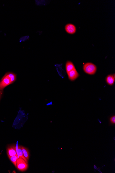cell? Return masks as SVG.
<instances>
[{"instance_id": "1", "label": "cell", "mask_w": 115, "mask_h": 173, "mask_svg": "<svg viewBox=\"0 0 115 173\" xmlns=\"http://www.w3.org/2000/svg\"><path fill=\"white\" fill-rule=\"evenodd\" d=\"M83 70L86 74L94 75L96 72L97 67L95 65L92 63H87L84 65Z\"/></svg>"}, {"instance_id": "2", "label": "cell", "mask_w": 115, "mask_h": 173, "mask_svg": "<svg viewBox=\"0 0 115 173\" xmlns=\"http://www.w3.org/2000/svg\"><path fill=\"white\" fill-rule=\"evenodd\" d=\"M16 168L19 171L25 172L29 168L28 163L23 159L19 158L17 160Z\"/></svg>"}, {"instance_id": "3", "label": "cell", "mask_w": 115, "mask_h": 173, "mask_svg": "<svg viewBox=\"0 0 115 173\" xmlns=\"http://www.w3.org/2000/svg\"><path fill=\"white\" fill-rule=\"evenodd\" d=\"M12 84V82L6 73L0 81V90L3 91L6 86Z\"/></svg>"}, {"instance_id": "4", "label": "cell", "mask_w": 115, "mask_h": 173, "mask_svg": "<svg viewBox=\"0 0 115 173\" xmlns=\"http://www.w3.org/2000/svg\"><path fill=\"white\" fill-rule=\"evenodd\" d=\"M65 31L69 34H73L76 32L77 29L75 26L72 24H68L65 27Z\"/></svg>"}, {"instance_id": "5", "label": "cell", "mask_w": 115, "mask_h": 173, "mask_svg": "<svg viewBox=\"0 0 115 173\" xmlns=\"http://www.w3.org/2000/svg\"><path fill=\"white\" fill-rule=\"evenodd\" d=\"M7 153L8 157L17 155L16 146L15 145L9 146L7 149Z\"/></svg>"}, {"instance_id": "6", "label": "cell", "mask_w": 115, "mask_h": 173, "mask_svg": "<svg viewBox=\"0 0 115 173\" xmlns=\"http://www.w3.org/2000/svg\"><path fill=\"white\" fill-rule=\"evenodd\" d=\"M69 79L71 81H73L79 77V73L77 72L75 68L73 69L68 73Z\"/></svg>"}, {"instance_id": "7", "label": "cell", "mask_w": 115, "mask_h": 173, "mask_svg": "<svg viewBox=\"0 0 115 173\" xmlns=\"http://www.w3.org/2000/svg\"><path fill=\"white\" fill-rule=\"evenodd\" d=\"M115 74L108 75L106 78V81L108 85H113L115 82Z\"/></svg>"}, {"instance_id": "8", "label": "cell", "mask_w": 115, "mask_h": 173, "mask_svg": "<svg viewBox=\"0 0 115 173\" xmlns=\"http://www.w3.org/2000/svg\"><path fill=\"white\" fill-rule=\"evenodd\" d=\"M16 151L17 155L18 157L21 158L25 160L28 163V160L24 156L22 150L21 149V146H16Z\"/></svg>"}, {"instance_id": "9", "label": "cell", "mask_w": 115, "mask_h": 173, "mask_svg": "<svg viewBox=\"0 0 115 173\" xmlns=\"http://www.w3.org/2000/svg\"><path fill=\"white\" fill-rule=\"evenodd\" d=\"M66 68L67 73H68L71 70H73V69L75 68L73 62L70 61H68L66 63Z\"/></svg>"}, {"instance_id": "10", "label": "cell", "mask_w": 115, "mask_h": 173, "mask_svg": "<svg viewBox=\"0 0 115 173\" xmlns=\"http://www.w3.org/2000/svg\"><path fill=\"white\" fill-rule=\"evenodd\" d=\"M21 149L24 156L29 160L30 157V153L29 149L23 146H21Z\"/></svg>"}, {"instance_id": "11", "label": "cell", "mask_w": 115, "mask_h": 173, "mask_svg": "<svg viewBox=\"0 0 115 173\" xmlns=\"http://www.w3.org/2000/svg\"><path fill=\"white\" fill-rule=\"evenodd\" d=\"M7 74L12 82V84L14 83L16 80V75L12 72H8Z\"/></svg>"}, {"instance_id": "12", "label": "cell", "mask_w": 115, "mask_h": 173, "mask_svg": "<svg viewBox=\"0 0 115 173\" xmlns=\"http://www.w3.org/2000/svg\"><path fill=\"white\" fill-rule=\"evenodd\" d=\"M8 158L12 163L14 164L15 167H16L17 160L19 158L18 155L17 154L14 155V156L8 157Z\"/></svg>"}, {"instance_id": "13", "label": "cell", "mask_w": 115, "mask_h": 173, "mask_svg": "<svg viewBox=\"0 0 115 173\" xmlns=\"http://www.w3.org/2000/svg\"><path fill=\"white\" fill-rule=\"evenodd\" d=\"M110 121L112 123V124H115V116L112 117L110 119Z\"/></svg>"}, {"instance_id": "14", "label": "cell", "mask_w": 115, "mask_h": 173, "mask_svg": "<svg viewBox=\"0 0 115 173\" xmlns=\"http://www.w3.org/2000/svg\"><path fill=\"white\" fill-rule=\"evenodd\" d=\"M3 91L0 90V99H1V96H2V94H3Z\"/></svg>"}]
</instances>
